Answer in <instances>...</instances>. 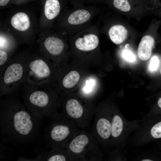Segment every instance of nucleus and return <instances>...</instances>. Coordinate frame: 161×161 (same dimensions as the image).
Masks as SVG:
<instances>
[{
  "label": "nucleus",
  "instance_id": "f257e3e1",
  "mask_svg": "<svg viewBox=\"0 0 161 161\" xmlns=\"http://www.w3.org/2000/svg\"><path fill=\"white\" fill-rule=\"evenodd\" d=\"M43 119L34 116L15 94L5 96L0 102V138L17 148L35 142Z\"/></svg>",
  "mask_w": 161,
  "mask_h": 161
},
{
  "label": "nucleus",
  "instance_id": "f03ea898",
  "mask_svg": "<svg viewBox=\"0 0 161 161\" xmlns=\"http://www.w3.org/2000/svg\"><path fill=\"white\" fill-rule=\"evenodd\" d=\"M20 90L24 104L35 117H49L57 112L59 100L51 86L33 85L25 83Z\"/></svg>",
  "mask_w": 161,
  "mask_h": 161
},
{
  "label": "nucleus",
  "instance_id": "7ed1b4c3",
  "mask_svg": "<svg viewBox=\"0 0 161 161\" xmlns=\"http://www.w3.org/2000/svg\"><path fill=\"white\" fill-rule=\"evenodd\" d=\"M32 47L16 52L0 72L1 96L15 94L25 83L27 65Z\"/></svg>",
  "mask_w": 161,
  "mask_h": 161
},
{
  "label": "nucleus",
  "instance_id": "20e7f679",
  "mask_svg": "<svg viewBox=\"0 0 161 161\" xmlns=\"http://www.w3.org/2000/svg\"><path fill=\"white\" fill-rule=\"evenodd\" d=\"M44 138L47 146L51 149L65 148L68 142L80 131L72 120L56 112L49 117Z\"/></svg>",
  "mask_w": 161,
  "mask_h": 161
},
{
  "label": "nucleus",
  "instance_id": "39448f33",
  "mask_svg": "<svg viewBox=\"0 0 161 161\" xmlns=\"http://www.w3.org/2000/svg\"><path fill=\"white\" fill-rule=\"evenodd\" d=\"M51 60L37 47L33 48L27 67L25 83L36 86L49 85L54 78Z\"/></svg>",
  "mask_w": 161,
  "mask_h": 161
},
{
  "label": "nucleus",
  "instance_id": "423d86ee",
  "mask_svg": "<svg viewBox=\"0 0 161 161\" xmlns=\"http://www.w3.org/2000/svg\"><path fill=\"white\" fill-rule=\"evenodd\" d=\"M98 13L97 10L85 8L63 12L56 19L53 28L55 31L71 35L92 25V21Z\"/></svg>",
  "mask_w": 161,
  "mask_h": 161
},
{
  "label": "nucleus",
  "instance_id": "0eeeda50",
  "mask_svg": "<svg viewBox=\"0 0 161 161\" xmlns=\"http://www.w3.org/2000/svg\"><path fill=\"white\" fill-rule=\"evenodd\" d=\"M32 13L20 11L12 14L7 28L19 43L33 47L39 32V22Z\"/></svg>",
  "mask_w": 161,
  "mask_h": 161
},
{
  "label": "nucleus",
  "instance_id": "6e6552de",
  "mask_svg": "<svg viewBox=\"0 0 161 161\" xmlns=\"http://www.w3.org/2000/svg\"><path fill=\"white\" fill-rule=\"evenodd\" d=\"M67 35L51 30L40 32L36 41L37 47L51 60L55 62L64 55Z\"/></svg>",
  "mask_w": 161,
  "mask_h": 161
},
{
  "label": "nucleus",
  "instance_id": "1a4fd4ad",
  "mask_svg": "<svg viewBox=\"0 0 161 161\" xmlns=\"http://www.w3.org/2000/svg\"><path fill=\"white\" fill-rule=\"evenodd\" d=\"M65 149L70 161L85 160L87 155L97 150V141L94 136L82 130L67 143Z\"/></svg>",
  "mask_w": 161,
  "mask_h": 161
},
{
  "label": "nucleus",
  "instance_id": "9d476101",
  "mask_svg": "<svg viewBox=\"0 0 161 161\" xmlns=\"http://www.w3.org/2000/svg\"><path fill=\"white\" fill-rule=\"evenodd\" d=\"M64 104L63 113L73 120L79 128L89 126L93 115L86 112L82 105L76 99H68Z\"/></svg>",
  "mask_w": 161,
  "mask_h": 161
},
{
  "label": "nucleus",
  "instance_id": "9b49d317",
  "mask_svg": "<svg viewBox=\"0 0 161 161\" xmlns=\"http://www.w3.org/2000/svg\"><path fill=\"white\" fill-rule=\"evenodd\" d=\"M37 153V157L35 159H26L21 157V161H70L65 148H53L49 151H46L39 146L35 149Z\"/></svg>",
  "mask_w": 161,
  "mask_h": 161
},
{
  "label": "nucleus",
  "instance_id": "f8f14e48",
  "mask_svg": "<svg viewBox=\"0 0 161 161\" xmlns=\"http://www.w3.org/2000/svg\"><path fill=\"white\" fill-rule=\"evenodd\" d=\"M95 115L92 135L97 141L107 140L111 137V120L100 114H95Z\"/></svg>",
  "mask_w": 161,
  "mask_h": 161
},
{
  "label": "nucleus",
  "instance_id": "ddd939ff",
  "mask_svg": "<svg viewBox=\"0 0 161 161\" xmlns=\"http://www.w3.org/2000/svg\"><path fill=\"white\" fill-rule=\"evenodd\" d=\"M19 44L18 41L7 28L1 30L0 51L7 54L12 58L16 52Z\"/></svg>",
  "mask_w": 161,
  "mask_h": 161
},
{
  "label": "nucleus",
  "instance_id": "4468645a",
  "mask_svg": "<svg viewBox=\"0 0 161 161\" xmlns=\"http://www.w3.org/2000/svg\"><path fill=\"white\" fill-rule=\"evenodd\" d=\"M154 44V39L152 36L149 35L144 36L142 38L138 48L139 58L143 61L149 59L151 55Z\"/></svg>",
  "mask_w": 161,
  "mask_h": 161
},
{
  "label": "nucleus",
  "instance_id": "2eb2a0df",
  "mask_svg": "<svg viewBox=\"0 0 161 161\" xmlns=\"http://www.w3.org/2000/svg\"><path fill=\"white\" fill-rule=\"evenodd\" d=\"M109 37L114 43L119 44L126 39L128 34L127 29L123 25L119 24L112 26L109 30Z\"/></svg>",
  "mask_w": 161,
  "mask_h": 161
},
{
  "label": "nucleus",
  "instance_id": "dca6fc26",
  "mask_svg": "<svg viewBox=\"0 0 161 161\" xmlns=\"http://www.w3.org/2000/svg\"><path fill=\"white\" fill-rule=\"evenodd\" d=\"M111 137L118 138L121 134L123 129L124 123L122 119L117 114H114L111 120Z\"/></svg>",
  "mask_w": 161,
  "mask_h": 161
},
{
  "label": "nucleus",
  "instance_id": "f3484780",
  "mask_svg": "<svg viewBox=\"0 0 161 161\" xmlns=\"http://www.w3.org/2000/svg\"><path fill=\"white\" fill-rule=\"evenodd\" d=\"M80 78L79 73L76 71H72L65 75L61 80L62 86L66 89L72 88L77 83Z\"/></svg>",
  "mask_w": 161,
  "mask_h": 161
},
{
  "label": "nucleus",
  "instance_id": "a211bd4d",
  "mask_svg": "<svg viewBox=\"0 0 161 161\" xmlns=\"http://www.w3.org/2000/svg\"><path fill=\"white\" fill-rule=\"evenodd\" d=\"M161 60L159 56L154 55L151 58L148 66L149 71L151 72H157L161 67Z\"/></svg>",
  "mask_w": 161,
  "mask_h": 161
},
{
  "label": "nucleus",
  "instance_id": "6ab92c4d",
  "mask_svg": "<svg viewBox=\"0 0 161 161\" xmlns=\"http://www.w3.org/2000/svg\"><path fill=\"white\" fill-rule=\"evenodd\" d=\"M113 5L115 8L123 12H128L131 9L128 0H113Z\"/></svg>",
  "mask_w": 161,
  "mask_h": 161
},
{
  "label": "nucleus",
  "instance_id": "aec40b11",
  "mask_svg": "<svg viewBox=\"0 0 161 161\" xmlns=\"http://www.w3.org/2000/svg\"><path fill=\"white\" fill-rule=\"evenodd\" d=\"M123 58L127 61L132 62L135 60V56L134 54L128 50H124L122 54Z\"/></svg>",
  "mask_w": 161,
  "mask_h": 161
},
{
  "label": "nucleus",
  "instance_id": "412c9836",
  "mask_svg": "<svg viewBox=\"0 0 161 161\" xmlns=\"http://www.w3.org/2000/svg\"><path fill=\"white\" fill-rule=\"evenodd\" d=\"M157 110L155 114H161V96L158 98L157 103Z\"/></svg>",
  "mask_w": 161,
  "mask_h": 161
},
{
  "label": "nucleus",
  "instance_id": "4be33fe9",
  "mask_svg": "<svg viewBox=\"0 0 161 161\" xmlns=\"http://www.w3.org/2000/svg\"><path fill=\"white\" fill-rule=\"evenodd\" d=\"M10 0H0V6L1 7L6 5Z\"/></svg>",
  "mask_w": 161,
  "mask_h": 161
},
{
  "label": "nucleus",
  "instance_id": "5701e85b",
  "mask_svg": "<svg viewBox=\"0 0 161 161\" xmlns=\"http://www.w3.org/2000/svg\"><path fill=\"white\" fill-rule=\"evenodd\" d=\"M154 160H153L150 159H144L141 160L142 161H153Z\"/></svg>",
  "mask_w": 161,
  "mask_h": 161
},
{
  "label": "nucleus",
  "instance_id": "b1692460",
  "mask_svg": "<svg viewBox=\"0 0 161 161\" xmlns=\"http://www.w3.org/2000/svg\"><path fill=\"white\" fill-rule=\"evenodd\" d=\"M160 74L161 76V66L160 68Z\"/></svg>",
  "mask_w": 161,
  "mask_h": 161
}]
</instances>
